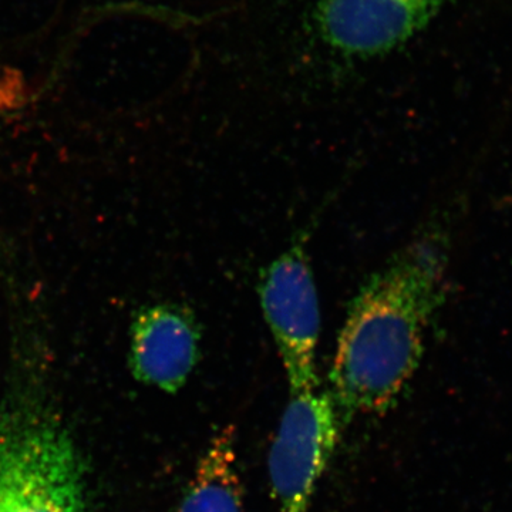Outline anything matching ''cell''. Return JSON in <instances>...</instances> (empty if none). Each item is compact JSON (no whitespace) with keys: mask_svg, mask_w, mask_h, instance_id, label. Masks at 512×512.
Returning <instances> with one entry per match:
<instances>
[{"mask_svg":"<svg viewBox=\"0 0 512 512\" xmlns=\"http://www.w3.org/2000/svg\"><path fill=\"white\" fill-rule=\"evenodd\" d=\"M444 251L443 238H420L357 293L329 373L342 424L386 413L416 373L424 332L444 301Z\"/></svg>","mask_w":512,"mask_h":512,"instance_id":"cell-2","label":"cell"},{"mask_svg":"<svg viewBox=\"0 0 512 512\" xmlns=\"http://www.w3.org/2000/svg\"><path fill=\"white\" fill-rule=\"evenodd\" d=\"M340 427L328 392L318 387L291 392L268 457L279 511H311L316 485L338 446Z\"/></svg>","mask_w":512,"mask_h":512,"instance_id":"cell-3","label":"cell"},{"mask_svg":"<svg viewBox=\"0 0 512 512\" xmlns=\"http://www.w3.org/2000/svg\"><path fill=\"white\" fill-rule=\"evenodd\" d=\"M200 356V330L190 312L157 303L137 313L130 330V367L138 382L177 393Z\"/></svg>","mask_w":512,"mask_h":512,"instance_id":"cell-6","label":"cell"},{"mask_svg":"<svg viewBox=\"0 0 512 512\" xmlns=\"http://www.w3.org/2000/svg\"><path fill=\"white\" fill-rule=\"evenodd\" d=\"M259 299L291 392L318 387L319 299L302 245H293L268 265L259 281Z\"/></svg>","mask_w":512,"mask_h":512,"instance_id":"cell-4","label":"cell"},{"mask_svg":"<svg viewBox=\"0 0 512 512\" xmlns=\"http://www.w3.org/2000/svg\"><path fill=\"white\" fill-rule=\"evenodd\" d=\"M444 0H313L320 35L343 55H383L409 42Z\"/></svg>","mask_w":512,"mask_h":512,"instance_id":"cell-5","label":"cell"},{"mask_svg":"<svg viewBox=\"0 0 512 512\" xmlns=\"http://www.w3.org/2000/svg\"><path fill=\"white\" fill-rule=\"evenodd\" d=\"M178 512H245L237 431L225 426L202 454Z\"/></svg>","mask_w":512,"mask_h":512,"instance_id":"cell-7","label":"cell"},{"mask_svg":"<svg viewBox=\"0 0 512 512\" xmlns=\"http://www.w3.org/2000/svg\"><path fill=\"white\" fill-rule=\"evenodd\" d=\"M9 370L0 400V512H87L86 464L52 382L46 320L35 295L6 286Z\"/></svg>","mask_w":512,"mask_h":512,"instance_id":"cell-1","label":"cell"}]
</instances>
